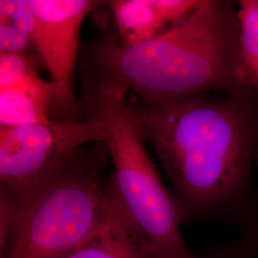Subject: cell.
Here are the masks:
<instances>
[{
    "instance_id": "cell-4",
    "label": "cell",
    "mask_w": 258,
    "mask_h": 258,
    "mask_svg": "<svg viewBox=\"0 0 258 258\" xmlns=\"http://www.w3.org/2000/svg\"><path fill=\"white\" fill-rule=\"evenodd\" d=\"M125 89L83 83V116L101 121L114 164L113 186L124 211L159 258H195L182 238V214L165 186L132 120Z\"/></svg>"
},
{
    "instance_id": "cell-1",
    "label": "cell",
    "mask_w": 258,
    "mask_h": 258,
    "mask_svg": "<svg viewBox=\"0 0 258 258\" xmlns=\"http://www.w3.org/2000/svg\"><path fill=\"white\" fill-rule=\"evenodd\" d=\"M131 96L130 116L173 184L182 218L242 203L258 148V92L159 103Z\"/></svg>"
},
{
    "instance_id": "cell-9",
    "label": "cell",
    "mask_w": 258,
    "mask_h": 258,
    "mask_svg": "<svg viewBox=\"0 0 258 258\" xmlns=\"http://www.w3.org/2000/svg\"><path fill=\"white\" fill-rule=\"evenodd\" d=\"M106 4L113 13L120 45L133 46L166 31L167 24L152 0H112Z\"/></svg>"
},
{
    "instance_id": "cell-7",
    "label": "cell",
    "mask_w": 258,
    "mask_h": 258,
    "mask_svg": "<svg viewBox=\"0 0 258 258\" xmlns=\"http://www.w3.org/2000/svg\"><path fill=\"white\" fill-rule=\"evenodd\" d=\"M113 184V181H112ZM67 258H159L124 211L114 186L106 212L92 236Z\"/></svg>"
},
{
    "instance_id": "cell-5",
    "label": "cell",
    "mask_w": 258,
    "mask_h": 258,
    "mask_svg": "<svg viewBox=\"0 0 258 258\" xmlns=\"http://www.w3.org/2000/svg\"><path fill=\"white\" fill-rule=\"evenodd\" d=\"M100 120L83 116L22 126H0V194L12 197L59 170L88 143L103 144Z\"/></svg>"
},
{
    "instance_id": "cell-15",
    "label": "cell",
    "mask_w": 258,
    "mask_h": 258,
    "mask_svg": "<svg viewBox=\"0 0 258 258\" xmlns=\"http://www.w3.org/2000/svg\"><path fill=\"white\" fill-rule=\"evenodd\" d=\"M219 258H236V257H231V256H224V257H219Z\"/></svg>"
},
{
    "instance_id": "cell-13",
    "label": "cell",
    "mask_w": 258,
    "mask_h": 258,
    "mask_svg": "<svg viewBox=\"0 0 258 258\" xmlns=\"http://www.w3.org/2000/svg\"><path fill=\"white\" fill-rule=\"evenodd\" d=\"M255 163H256V165H258V148L256 153H255Z\"/></svg>"
},
{
    "instance_id": "cell-3",
    "label": "cell",
    "mask_w": 258,
    "mask_h": 258,
    "mask_svg": "<svg viewBox=\"0 0 258 258\" xmlns=\"http://www.w3.org/2000/svg\"><path fill=\"white\" fill-rule=\"evenodd\" d=\"M107 151L82 148L34 187L0 197L2 258H67L92 236L112 194L101 176Z\"/></svg>"
},
{
    "instance_id": "cell-11",
    "label": "cell",
    "mask_w": 258,
    "mask_h": 258,
    "mask_svg": "<svg viewBox=\"0 0 258 258\" xmlns=\"http://www.w3.org/2000/svg\"><path fill=\"white\" fill-rule=\"evenodd\" d=\"M0 24L16 28L33 39L36 18L30 1L0 0Z\"/></svg>"
},
{
    "instance_id": "cell-8",
    "label": "cell",
    "mask_w": 258,
    "mask_h": 258,
    "mask_svg": "<svg viewBox=\"0 0 258 258\" xmlns=\"http://www.w3.org/2000/svg\"><path fill=\"white\" fill-rule=\"evenodd\" d=\"M53 99L52 83L40 79L33 69L18 82L0 88V126L48 122Z\"/></svg>"
},
{
    "instance_id": "cell-12",
    "label": "cell",
    "mask_w": 258,
    "mask_h": 258,
    "mask_svg": "<svg viewBox=\"0 0 258 258\" xmlns=\"http://www.w3.org/2000/svg\"><path fill=\"white\" fill-rule=\"evenodd\" d=\"M35 67L21 53H0V88L22 79Z\"/></svg>"
},
{
    "instance_id": "cell-14",
    "label": "cell",
    "mask_w": 258,
    "mask_h": 258,
    "mask_svg": "<svg viewBox=\"0 0 258 258\" xmlns=\"http://www.w3.org/2000/svg\"><path fill=\"white\" fill-rule=\"evenodd\" d=\"M256 258H258V235L256 238Z\"/></svg>"
},
{
    "instance_id": "cell-10",
    "label": "cell",
    "mask_w": 258,
    "mask_h": 258,
    "mask_svg": "<svg viewBox=\"0 0 258 258\" xmlns=\"http://www.w3.org/2000/svg\"><path fill=\"white\" fill-rule=\"evenodd\" d=\"M237 17V82L243 91L258 92V0L238 1Z\"/></svg>"
},
{
    "instance_id": "cell-2",
    "label": "cell",
    "mask_w": 258,
    "mask_h": 258,
    "mask_svg": "<svg viewBox=\"0 0 258 258\" xmlns=\"http://www.w3.org/2000/svg\"><path fill=\"white\" fill-rule=\"evenodd\" d=\"M235 6L202 0L182 21L133 46L120 45L116 36L102 38L87 56L83 83L125 89L154 103L211 91L245 93L236 78Z\"/></svg>"
},
{
    "instance_id": "cell-6",
    "label": "cell",
    "mask_w": 258,
    "mask_h": 258,
    "mask_svg": "<svg viewBox=\"0 0 258 258\" xmlns=\"http://www.w3.org/2000/svg\"><path fill=\"white\" fill-rule=\"evenodd\" d=\"M36 18L33 43L47 66L54 86L50 119H82L74 95V69L80 31L85 17L104 4L91 0H29Z\"/></svg>"
}]
</instances>
